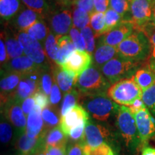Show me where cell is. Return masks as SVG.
<instances>
[{"mask_svg":"<svg viewBox=\"0 0 155 155\" xmlns=\"http://www.w3.org/2000/svg\"><path fill=\"white\" fill-rule=\"evenodd\" d=\"M116 125L119 135L129 152L135 154L142 147L134 114L128 106H119Z\"/></svg>","mask_w":155,"mask_h":155,"instance_id":"1","label":"cell"},{"mask_svg":"<svg viewBox=\"0 0 155 155\" xmlns=\"http://www.w3.org/2000/svg\"><path fill=\"white\" fill-rule=\"evenodd\" d=\"M81 105L96 121L106 122L116 114L119 106L108 97L106 94L81 95Z\"/></svg>","mask_w":155,"mask_h":155,"instance_id":"2","label":"cell"},{"mask_svg":"<svg viewBox=\"0 0 155 155\" xmlns=\"http://www.w3.org/2000/svg\"><path fill=\"white\" fill-rule=\"evenodd\" d=\"M118 53L122 58L139 62L150 56L151 45L143 31L137 30L117 46Z\"/></svg>","mask_w":155,"mask_h":155,"instance_id":"3","label":"cell"},{"mask_svg":"<svg viewBox=\"0 0 155 155\" xmlns=\"http://www.w3.org/2000/svg\"><path fill=\"white\" fill-rule=\"evenodd\" d=\"M110 85L101 70L94 66L76 78L74 87L81 95H95L106 94Z\"/></svg>","mask_w":155,"mask_h":155,"instance_id":"4","label":"cell"},{"mask_svg":"<svg viewBox=\"0 0 155 155\" xmlns=\"http://www.w3.org/2000/svg\"><path fill=\"white\" fill-rule=\"evenodd\" d=\"M142 92L133 75L112 84L108 89L107 96L116 104L129 106L136 100L141 98Z\"/></svg>","mask_w":155,"mask_h":155,"instance_id":"5","label":"cell"},{"mask_svg":"<svg viewBox=\"0 0 155 155\" xmlns=\"http://www.w3.org/2000/svg\"><path fill=\"white\" fill-rule=\"evenodd\" d=\"M139 63L118 55L103 65L100 70L108 82L114 84L122 79L133 76L139 66Z\"/></svg>","mask_w":155,"mask_h":155,"instance_id":"6","label":"cell"},{"mask_svg":"<svg viewBox=\"0 0 155 155\" xmlns=\"http://www.w3.org/2000/svg\"><path fill=\"white\" fill-rule=\"evenodd\" d=\"M17 39L23 48L25 55L28 56L41 68H49L45 50H43L38 40L31 38L25 32H19L17 35Z\"/></svg>","mask_w":155,"mask_h":155,"instance_id":"7","label":"cell"},{"mask_svg":"<svg viewBox=\"0 0 155 155\" xmlns=\"http://www.w3.org/2000/svg\"><path fill=\"white\" fill-rule=\"evenodd\" d=\"M21 104L14 99H10L5 105L1 106V114L12 124L16 131L17 139L21 134L26 132L27 121Z\"/></svg>","mask_w":155,"mask_h":155,"instance_id":"8","label":"cell"},{"mask_svg":"<svg viewBox=\"0 0 155 155\" xmlns=\"http://www.w3.org/2000/svg\"><path fill=\"white\" fill-rule=\"evenodd\" d=\"M42 69L23 74L14 96L12 99H14L17 103L22 104L23 101L33 96L40 89V75H41Z\"/></svg>","mask_w":155,"mask_h":155,"instance_id":"9","label":"cell"},{"mask_svg":"<svg viewBox=\"0 0 155 155\" xmlns=\"http://www.w3.org/2000/svg\"><path fill=\"white\" fill-rule=\"evenodd\" d=\"M130 4L131 21L137 30H141L151 22L154 7L153 0H133Z\"/></svg>","mask_w":155,"mask_h":155,"instance_id":"10","label":"cell"},{"mask_svg":"<svg viewBox=\"0 0 155 155\" xmlns=\"http://www.w3.org/2000/svg\"><path fill=\"white\" fill-rule=\"evenodd\" d=\"M143 147L155 137V118L146 106L134 114Z\"/></svg>","mask_w":155,"mask_h":155,"instance_id":"11","label":"cell"},{"mask_svg":"<svg viewBox=\"0 0 155 155\" xmlns=\"http://www.w3.org/2000/svg\"><path fill=\"white\" fill-rule=\"evenodd\" d=\"M92 62L91 54L84 50H75L61 67L77 78L91 68Z\"/></svg>","mask_w":155,"mask_h":155,"instance_id":"12","label":"cell"},{"mask_svg":"<svg viewBox=\"0 0 155 155\" xmlns=\"http://www.w3.org/2000/svg\"><path fill=\"white\" fill-rule=\"evenodd\" d=\"M110 131L104 126L94 123L90 119L87 121L85 134L80 143L84 146L91 147H98L99 145L107 144L109 141Z\"/></svg>","mask_w":155,"mask_h":155,"instance_id":"13","label":"cell"},{"mask_svg":"<svg viewBox=\"0 0 155 155\" xmlns=\"http://www.w3.org/2000/svg\"><path fill=\"white\" fill-rule=\"evenodd\" d=\"M135 26L130 20H123L119 25L106 32L101 39V44L117 47L134 31Z\"/></svg>","mask_w":155,"mask_h":155,"instance_id":"14","label":"cell"},{"mask_svg":"<svg viewBox=\"0 0 155 155\" xmlns=\"http://www.w3.org/2000/svg\"><path fill=\"white\" fill-rule=\"evenodd\" d=\"M46 133L36 138L30 137L26 132L21 134L15 143L17 155H34L45 148V137Z\"/></svg>","mask_w":155,"mask_h":155,"instance_id":"15","label":"cell"},{"mask_svg":"<svg viewBox=\"0 0 155 155\" xmlns=\"http://www.w3.org/2000/svg\"><path fill=\"white\" fill-rule=\"evenodd\" d=\"M1 106L12 99L14 96L22 75L16 72H9V71H1Z\"/></svg>","mask_w":155,"mask_h":155,"instance_id":"16","label":"cell"},{"mask_svg":"<svg viewBox=\"0 0 155 155\" xmlns=\"http://www.w3.org/2000/svg\"><path fill=\"white\" fill-rule=\"evenodd\" d=\"M50 25L53 33L56 36L66 35L73 28V19L71 12L64 9L55 12L50 15Z\"/></svg>","mask_w":155,"mask_h":155,"instance_id":"17","label":"cell"},{"mask_svg":"<svg viewBox=\"0 0 155 155\" xmlns=\"http://www.w3.org/2000/svg\"><path fill=\"white\" fill-rule=\"evenodd\" d=\"M90 119L89 114L81 105H76L66 115L61 118V127L64 133L68 137L70 131L73 128L80 124L83 121H88Z\"/></svg>","mask_w":155,"mask_h":155,"instance_id":"18","label":"cell"},{"mask_svg":"<svg viewBox=\"0 0 155 155\" xmlns=\"http://www.w3.org/2000/svg\"><path fill=\"white\" fill-rule=\"evenodd\" d=\"M48 130L45 129V124L42 117V108L38 105L35 106L33 109L28 116L26 133L30 137H39Z\"/></svg>","mask_w":155,"mask_h":155,"instance_id":"19","label":"cell"},{"mask_svg":"<svg viewBox=\"0 0 155 155\" xmlns=\"http://www.w3.org/2000/svg\"><path fill=\"white\" fill-rule=\"evenodd\" d=\"M39 69H41V68L39 67L26 55L11 59L5 66L2 68V71L16 72L21 74H26Z\"/></svg>","mask_w":155,"mask_h":155,"instance_id":"20","label":"cell"},{"mask_svg":"<svg viewBox=\"0 0 155 155\" xmlns=\"http://www.w3.org/2000/svg\"><path fill=\"white\" fill-rule=\"evenodd\" d=\"M43 19V17L37 12L29 8H24L15 17V28L20 32H25L34 24Z\"/></svg>","mask_w":155,"mask_h":155,"instance_id":"21","label":"cell"},{"mask_svg":"<svg viewBox=\"0 0 155 155\" xmlns=\"http://www.w3.org/2000/svg\"><path fill=\"white\" fill-rule=\"evenodd\" d=\"M53 78L55 82L64 93H68L73 89L76 77L62 68L61 66L53 68Z\"/></svg>","mask_w":155,"mask_h":155,"instance_id":"22","label":"cell"},{"mask_svg":"<svg viewBox=\"0 0 155 155\" xmlns=\"http://www.w3.org/2000/svg\"><path fill=\"white\" fill-rule=\"evenodd\" d=\"M119 55L116 47L101 44L95 51L94 61L95 67L101 68L103 65Z\"/></svg>","mask_w":155,"mask_h":155,"instance_id":"23","label":"cell"},{"mask_svg":"<svg viewBox=\"0 0 155 155\" xmlns=\"http://www.w3.org/2000/svg\"><path fill=\"white\" fill-rule=\"evenodd\" d=\"M68 140V136L63 132L60 126L50 129L45 137V146L67 147Z\"/></svg>","mask_w":155,"mask_h":155,"instance_id":"24","label":"cell"},{"mask_svg":"<svg viewBox=\"0 0 155 155\" xmlns=\"http://www.w3.org/2000/svg\"><path fill=\"white\" fill-rule=\"evenodd\" d=\"M134 78L142 91L155 83V73L150 68L148 65L137 70L134 75Z\"/></svg>","mask_w":155,"mask_h":155,"instance_id":"25","label":"cell"},{"mask_svg":"<svg viewBox=\"0 0 155 155\" xmlns=\"http://www.w3.org/2000/svg\"><path fill=\"white\" fill-rule=\"evenodd\" d=\"M59 45V52H58V60L56 61V65L61 66L62 64L67 60L71 53H73L76 49L71 37L64 35L62 36L58 40Z\"/></svg>","mask_w":155,"mask_h":155,"instance_id":"26","label":"cell"},{"mask_svg":"<svg viewBox=\"0 0 155 155\" xmlns=\"http://www.w3.org/2000/svg\"><path fill=\"white\" fill-rule=\"evenodd\" d=\"M21 9L22 4L19 0H0V15L5 20L14 18Z\"/></svg>","mask_w":155,"mask_h":155,"instance_id":"27","label":"cell"},{"mask_svg":"<svg viewBox=\"0 0 155 155\" xmlns=\"http://www.w3.org/2000/svg\"><path fill=\"white\" fill-rule=\"evenodd\" d=\"M0 139L2 144L8 145L14 144L17 140L16 131L12 124L1 114V123H0Z\"/></svg>","mask_w":155,"mask_h":155,"instance_id":"28","label":"cell"},{"mask_svg":"<svg viewBox=\"0 0 155 155\" xmlns=\"http://www.w3.org/2000/svg\"><path fill=\"white\" fill-rule=\"evenodd\" d=\"M42 117L43 119L45 129H50L59 127L61 124V116L58 114L53 106H48L42 111Z\"/></svg>","mask_w":155,"mask_h":155,"instance_id":"29","label":"cell"},{"mask_svg":"<svg viewBox=\"0 0 155 155\" xmlns=\"http://www.w3.org/2000/svg\"><path fill=\"white\" fill-rule=\"evenodd\" d=\"M61 38V37L56 36L53 32H50L45 42V53L50 61L54 62L55 64L58 60V52H59L58 40Z\"/></svg>","mask_w":155,"mask_h":155,"instance_id":"30","label":"cell"},{"mask_svg":"<svg viewBox=\"0 0 155 155\" xmlns=\"http://www.w3.org/2000/svg\"><path fill=\"white\" fill-rule=\"evenodd\" d=\"M80 96L81 94L76 88H73L71 91L65 94L61 106V110H60L61 118L66 115L68 112L76 106L78 101L80 100Z\"/></svg>","mask_w":155,"mask_h":155,"instance_id":"31","label":"cell"},{"mask_svg":"<svg viewBox=\"0 0 155 155\" xmlns=\"http://www.w3.org/2000/svg\"><path fill=\"white\" fill-rule=\"evenodd\" d=\"M2 34L5 39L9 59H14V58L20 57L24 54V50L19 43L17 37L15 38V37L7 35L6 34Z\"/></svg>","mask_w":155,"mask_h":155,"instance_id":"32","label":"cell"},{"mask_svg":"<svg viewBox=\"0 0 155 155\" xmlns=\"http://www.w3.org/2000/svg\"><path fill=\"white\" fill-rule=\"evenodd\" d=\"M91 28L94 32L95 37L98 38L107 32L105 22V14L103 12H95L91 15Z\"/></svg>","mask_w":155,"mask_h":155,"instance_id":"33","label":"cell"},{"mask_svg":"<svg viewBox=\"0 0 155 155\" xmlns=\"http://www.w3.org/2000/svg\"><path fill=\"white\" fill-rule=\"evenodd\" d=\"M140 30L143 31L150 40L151 52L149 56L150 58H149L148 66L155 73V27L150 22Z\"/></svg>","mask_w":155,"mask_h":155,"instance_id":"34","label":"cell"},{"mask_svg":"<svg viewBox=\"0 0 155 155\" xmlns=\"http://www.w3.org/2000/svg\"><path fill=\"white\" fill-rule=\"evenodd\" d=\"M25 32L35 40L42 41L45 39L47 38L48 35H49V29L44 22L43 19H42L38 21L28 30L25 31Z\"/></svg>","mask_w":155,"mask_h":155,"instance_id":"35","label":"cell"},{"mask_svg":"<svg viewBox=\"0 0 155 155\" xmlns=\"http://www.w3.org/2000/svg\"><path fill=\"white\" fill-rule=\"evenodd\" d=\"M91 15L80 8L75 7L73 12V27L82 30L88 26L90 23Z\"/></svg>","mask_w":155,"mask_h":155,"instance_id":"36","label":"cell"},{"mask_svg":"<svg viewBox=\"0 0 155 155\" xmlns=\"http://www.w3.org/2000/svg\"><path fill=\"white\" fill-rule=\"evenodd\" d=\"M29 9L37 12L45 17L49 14L50 7L45 0H21Z\"/></svg>","mask_w":155,"mask_h":155,"instance_id":"37","label":"cell"},{"mask_svg":"<svg viewBox=\"0 0 155 155\" xmlns=\"http://www.w3.org/2000/svg\"><path fill=\"white\" fill-rule=\"evenodd\" d=\"M141 99L150 113L155 118V83L150 88L143 91Z\"/></svg>","mask_w":155,"mask_h":155,"instance_id":"38","label":"cell"},{"mask_svg":"<svg viewBox=\"0 0 155 155\" xmlns=\"http://www.w3.org/2000/svg\"><path fill=\"white\" fill-rule=\"evenodd\" d=\"M123 17L113 9L108 8L105 12V22L107 32L123 21Z\"/></svg>","mask_w":155,"mask_h":155,"instance_id":"39","label":"cell"},{"mask_svg":"<svg viewBox=\"0 0 155 155\" xmlns=\"http://www.w3.org/2000/svg\"><path fill=\"white\" fill-rule=\"evenodd\" d=\"M49 70L50 68L42 69L40 82V89L48 96L50 94L52 87L53 85V78H52V75L49 72Z\"/></svg>","mask_w":155,"mask_h":155,"instance_id":"40","label":"cell"},{"mask_svg":"<svg viewBox=\"0 0 155 155\" xmlns=\"http://www.w3.org/2000/svg\"><path fill=\"white\" fill-rule=\"evenodd\" d=\"M81 33L86 44V50L91 54L96 48L95 44V34L93 32L92 28L90 26H87L81 30Z\"/></svg>","mask_w":155,"mask_h":155,"instance_id":"41","label":"cell"},{"mask_svg":"<svg viewBox=\"0 0 155 155\" xmlns=\"http://www.w3.org/2000/svg\"><path fill=\"white\" fill-rule=\"evenodd\" d=\"M85 155H113L114 152L109 145L102 144L98 147H91L88 146H84Z\"/></svg>","mask_w":155,"mask_h":155,"instance_id":"42","label":"cell"},{"mask_svg":"<svg viewBox=\"0 0 155 155\" xmlns=\"http://www.w3.org/2000/svg\"><path fill=\"white\" fill-rule=\"evenodd\" d=\"M129 0H109L110 8L117 12L124 17L130 9L131 4Z\"/></svg>","mask_w":155,"mask_h":155,"instance_id":"43","label":"cell"},{"mask_svg":"<svg viewBox=\"0 0 155 155\" xmlns=\"http://www.w3.org/2000/svg\"><path fill=\"white\" fill-rule=\"evenodd\" d=\"M87 121L81 122L80 124L73 128L70 131L68 137L73 142H80L83 138L85 134V129H86Z\"/></svg>","mask_w":155,"mask_h":155,"instance_id":"44","label":"cell"},{"mask_svg":"<svg viewBox=\"0 0 155 155\" xmlns=\"http://www.w3.org/2000/svg\"><path fill=\"white\" fill-rule=\"evenodd\" d=\"M69 35L77 50H86V44H85L81 32H79L78 29L73 27L70 30Z\"/></svg>","mask_w":155,"mask_h":155,"instance_id":"45","label":"cell"},{"mask_svg":"<svg viewBox=\"0 0 155 155\" xmlns=\"http://www.w3.org/2000/svg\"><path fill=\"white\" fill-rule=\"evenodd\" d=\"M73 5L77 8H80L91 15L95 12L94 0H74Z\"/></svg>","mask_w":155,"mask_h":155,"instance_id":"46","label":"cell"},{"mask_svg":"<svg viewBox=\"0 0 155 155\" xmlns=\"http://www.w3.org/2000/svg\"><path fill=\"white\" fill-rule=\"evenodd\" d=\"M50 104L53 107L58 106L62 99V95L59 86L57 83H55L52 87L51 92L50 94Z\"/></svg>","mask_w":155,"mask_h":155,"instance_id":"47","label":"cell"},{"mask_svg":"<svg viewBox=\"0 0 155 155\" xmlns=\"http://www.w3.org/2000/svg\"><path fill=\"white\" fill-rule=\"evenodd\" d=\"M32 96H33L36 105L40 106L42 109H44L49 106L50 99H48V95L42 91L40 89H39Z\"/></svg>","mask_w":155,"mask_h":155,"instance_id":"48","label":"cell"},{"mask_svg":"<svg viewBox=\"0 0 155 155\" xmlns=\"http://www.w3.org/2000/svg\"><path fill=\"white\" fill-rule=\"evenodd\" d=\"M67 155H85L83 146L80 142L70 143L67 146Z\"/></svg>","mask_w":155,"mask_h":155,"instance_id":"49","label":"cell"},{"mask_svg":"<svg viewBox=\"0 0 155 155\" xmlns=\"http://www.w3.org/2000/svg\"><path fill=\"white\" fill-rule=\"evenodd\" d=\"M7 51L6 48V45L5 39L2 34L1 35V40H0V62H1V68H3L8 62V57H7Z\"/></svg>","mask_w":155,"mask_h":155,"instance_id":"50","label":"cell"},{"mask_svg":"<svg viewBox=\"0 0 155 155\" xmlns=\"http://www.w3.org/2000/svg\"><path fill=\"white\" fill-rule=\"evenodd\" d=\"M46 155H67V147L45 146Z\"/></svg>","mask_w":155,"mask_h":155,"instance_id":"51","label":"cell"},{"mask_svg":"<svg viewBox=\"0 0 155 155\" xmlns=\"http://www.w3.org/2000/svg\"><path fill=\"white\" fill-rule=\"evenodd\" d=\"M35 105L36 104L35 101L33 96L29 97V98H26V99L23 101L22 104H21V106H22L23 112H24L26 116H28L29 115V114H30L31 111L33 109Z\"/></svg>","mask_w":155,"mask_h":155,"instance_id":"52","label":"cell"},{"mask_svg":"<svg viewBox=\"0 0 155 155\" xmlns=\"http://www.w3.org/2000/svg\"><path fill=\"white\" fill-rule=\"evenodd\" d=\"M95 11L98 12H106L109 6V0H94Z\"/></svg>","mask_w":155,"mask_h":155,"instance_id":"53","label":"cell"},{"mask_svg":"<svg viewBox=\"0 0 155 155\" xmlns=\"http://www.w3.org/2000/svg\"><path fill=\"white\" fill-rule=\"evenodd\" d=\"M145 106H145L144 101H143L142 99H141V98H140L136 100L131 106H129V108H130V110L133 114H135L136 112H137L138 111H139V110H141V108L145 107Z\"/></svg>","mask_w":155,"mask_h":155,"instance_id":"54","label":"cell"},{"mask_svg":"<svg viewBox=\"0 0 155 155\" xmlns=\"http://www.w3.org/2000/svg\"><path fill=\"white\" fill-rule=\"evenodd\" d=\"M141 155H155V148L147 145V146L143 147Z\"/></svg>","mask_w":155,"mask_h":155,"instance_id":"55","label":"cell"},{"mask_svg":"<svg viewBox=\"0 0 155 155\" xmlns=\"http://www.w3.org/2000/svg\"><path fill=\"white\" fill-rule=\"evenodd\" d=\"M74 0H56L57 3L61 7H68V6L73 5V2Z\"/></svg>","mask_w":155,"mask_h":155,"instance_id":"56","label":"cell"},{"mask_svg":"<svg viewBox=\"0 0 155 155\" xmlns=\"http://www.w3.org/2000/svg\"><path fill=\"white\" fill-rule=\"evenodd\" d=\"M151 23L154 25L155 27V6L154 7V9H153V13H152V19H151Z\"/></svg>","mask_w":155,"mask_h":155,"instance_id":"57","label":"cell"},{"mask_svg":"<svg viewBox=\"0 0 155 155\" xmlns=\"http://www.w3.org/2000/svg\"><path fill=\"white\" fill-rule=\"evenodd\" d=\"M36 155H46V153H45V147L43 149H42V150H40L39 152L37 153Z\"/></svg>","mask_w":155,"mask_h":155,"instance_id":"58","label":"cell"},{"mask_svg":"<svg viewBox=\"0 0 155 155\" xmlns=\"http://www.w3.org/2000/svg\"><path fill=\"white\" fill-rule=\"evenodd\" d=\"M153 3H154V6H155V0H153Z\"/></svg>","mask_w":155,"mask_h":155,"instance_id":"59","label":"cell"},{"mask_svg":"<svg viewBox=\"0 0 155 155\" xmlns=\"http://www.w3.org/2000/svg\"><path fill=\"white\" fill-rule=\"evenodd\" d=\"M132 1H133V0H129V2H130V3H131Z\"/></svg>","mask_w":155,"mask_h":155,"instance_id":"60","label":"cell"},{"mask_svg":"<svg viewBox=\"0 0 155 155\" xmlns=\"http://www.w3.org/2000/svg\"><path fill=\"white\" fill-rule=\"evenodd\" d=\"M34 155H36V154H34Z\"/></svg>","mask_w":155,"mask_h":155,"instance_id":"61","label":"cell"},{"mask_svg":"<svg viewBox=\"0 0 155 155\" xmlns=\"http://www.w3.org/2000/svg\"><path fill=\"white\" fill-rule=\"evenodd\" d=\"M113 155H114V154H113Z\"/></svg>","mask_w":155,"mask_h":155,"instance_id":"62","label":"cell"},{"mask_svg":"<svg viewBox=\"0 0 155 155\" xmlns=\"http://www.w3.org/2000/svg\"></svg>","mask_w":155,"mask_h":155,"instance_id":"63","label":"cell"}]
</instances>
